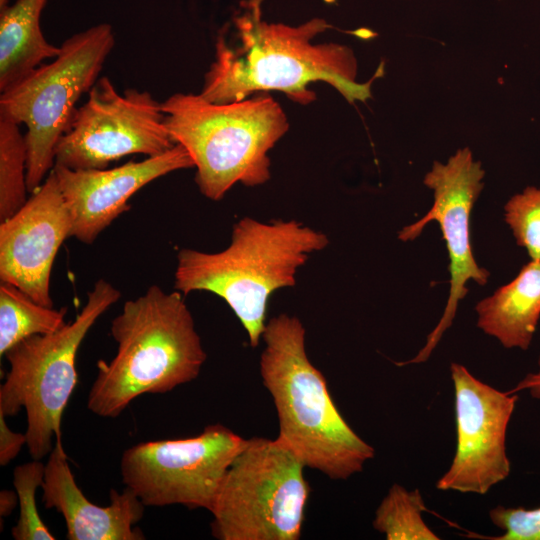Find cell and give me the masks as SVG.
Here are the masks:
<instances>
[{"label":"cell","mask_w":540,"mask_h":540,"mask_svg":"<svg viewBox=\"0 0 540 540\" xmlns=\"http://www.w3.org/2000/svg\"><path fill=\"white\" fill-rule=\"evenodd\" d=\"M235 43L220 35L215 58L199 93L209 102L241 101L255 92L277 90L292 101L308 104L315 93L308 87L323 81L349 103L371 98V84L384 74V63L366 83L356 81L358 65L353 51L338 43H314L332 28L326 20L313 18L297 26L267 23L252 11L234 20Z\"/></svg>","instance_id":"obj_1"},{"label":"cell","mask_w":540,"mask_h":540,"mask_svg":"<svg viewBox=\"0 0 540 540\" xmlns=\"http://www.w3.org/2000/svg\"><path fill=\"white\" fill-rule=\"evenodd\" d=\"M183 296L151 285L124 303L110 329L116 354L97 362L87 399L92 413L116 418L137 397L167 393L198 377L207 356Z\"/></svg>","instance_id":"obj_2"},{"label":"cell","mask_w":540,"mask_h":540,"mask_svg":"<svg viewBox=\"0 0 540 540\" xmlns=\"http://www.w3.org/2000/svg\"><path fill=\"white\" fill-rule=\"evenodd\" d=\"M305 334L302 322L285 313L266 323L261 379L276 409L278 438L305 467L347 480L374 458L375 449L339 412L324 375L307 356Z\"/></svg>","instance_id":"obj_3"},{"label":"cell","mask_w":540,"mask_h":540,"mask_svg":"<svg viewBox=\"0 0 540 540\" xmlns=\"http://www.w3.org/2000/svg\"><path fill=\"white\" fill-rule=\"evenodd\" d=\"M328 244L326 234L296 220L262 222L244 217L233 225L231 242L224 250L178 252L174 289L183 295L206 291L222 298L256 347L271 295L293 287L298 269Z\"/></svg>","instance_id":"obj_4"},{"label":"cell","mask_w":540,"mask_h":540,"mask_svg":"<svg viewBox=\"0 0 540 540\" xmlns=\"http://www.w3.org/2000/svg\"><path fill=\"white\" fill-rule=\"evenodd\" d=\"M162 110L172 139L193 160L199 191L213 201L236 183L267 182L269 151L289 128L282 107L267 94L217 104L179 92L162 102Z\"/></svg>","instance_id":"obj_5"},{"label":"cell","mask_w":540,"mask_h":540,"mask_svg":"<svg viewBox=\"0 0 540 540\" xmlns=\"http://www.w3.org/2000/svg\"><path fill=\"white\" fill-rule=\"evenodd\" d=\"M120 297L116 287L99 279L72 322L55 332L28 337L4 354L9 371L0 386V413L8 417L25 410L26 446L33 459L49 455L53 439L62 441L63 412L78 383V349L97 319Z\"/></svg>","instance_id":"obj_6"},{"label":"cell","mask_w":540,"mask_h":540,"mask_svg":"<svg viewBox=\"0 0 540 540\" xmlns=\"http://www.w3.org/2000/svg\"><path fill=\"white\" fill-rule=\"evenodd\" d=\"M115 45L112 26L101 23L67 38L59 54L0 93V116L26 126L27 187L33 193L55 164V148L80 97L89 92Z\"/></svg>","instance_id":"obj_7"},{"label":"cell","mask_w":540,"mask_h":540,"mask_svg":"<svg viewBox=\"0 0 540 540\" xmlns=\"http://www.w3.org/2000/svg\"><path fill=\"white\" fill-rule=\"evenodd\" d=\"M305 465L278 437L246 439L211 510L219 540H297L310 487Z\"/></svg>","instance_id":"obj_8"},{"label":"cell","mask_w":540,"mask_h":540,"mask_svg":"<svg viewBox=\"0 0 540 540\" xmlns=\"http://www.w3.org/2000/svg\"><path fill=\"white\" fill-rule=\"evenodd\" d=\"M246 439L222 424L197 436L141 442L123 452L122 482L145 506L211 510L221 481Z\"/></svg>","instance_id":"obj_9"},{"label":"cell","mask_w":540,"mask_h":540,"mask_svg":"<svg viewBox=\"0 0 540 540\" xmlns=\"http://www.w3.org/2000/svg\"><path fill=\"white\" fill-rule=\"evenodd\" d=\"M175 145L165 125L162 103L148 91L129 88L120 93L103 76L58 140L54 165L105 169L125 156H157Z\"/></svg>","instance_id":"obj_10"},{"label":"cell","mask_w":540,"mask_h":540,"mask_svg":"<svg viewBox=\"0 0 540 540\" xmlns=\"http://www.w3.org/2000/svg\"><path fill=\"white\" fill-rule=\"evenodd\" d=\"M485 170L480 161L474 160L468 148L458 149L446 163L434 161L423 184L433 192V205L418 221L403 227L398 239L410 242L418 238L426 225L438 223L446 243L449 258L450 289L443 314L429 333L426 343L417 355L398 365L423 363L428 360L456 316L459 302L468 293V281L484 286L490 273L478 265L471 241V213L483 190Z\"/></svg>","instance_id":"obj_11"},{"label":"cell","mask_w":540,"mask_h":540,"mask_svg":"<svg viewBox=\"0 0 540 540\" xmlns=\"http://www.w3.org/2000/svg\"><path fill=\"white\" fill-rule=\"evenodd\" d=\"M454 386L456 448L441 491L485 495L510 474L506 435L518 396L476 378L462 364H450Z\"/></svg>","instance_id":"obj_12"},{"label":"cell","mask_w":540,"mask_h":540,"mask_svg":"<svg viewBox=\"0 0 540 540\" xmlns=\"http://www.w3.org/2000/svg\"><path fill=\"white\" fill-rule=\"evenodd\" d=\"M71 231L72 219L51 170L25 205L0 222V281L16 286L37 303L53 307L52 267Z\"/></svg>","instance_id":"obj_13"},{"label":"cell","mask_w":540,"mask_h":540,"mask_svg":"<svg viewBox=\"0 0 540 540\" xmlns=\"http://www.w3.org/2000/svg\"><path fill=\"white\" fill-rule=\"evenodd\" d=\"M193 167L187 150L176 144L160 155L110 169L54 165L52 170L72 219L71 237L89 245L129 209L128 200L137 191L164 175Z\"/></svg>","instance_id":"obj_14"},{"label":"cell","mask_w":540,"mask_h":540,"mask_svg":"<svg viewBox=\"0 0 540 540\" xmlns=\"http://www.w3.org/2000/svg\"><path fill=\"white\" fill-rule=\"evenodd\" d=\"M42 489L46 508L62 514L69 540H142L135 527L146 507L133 491L110 490V504L102 507L90 502L76 484L62 441H55L48 460Z\"/></svg>","instance_id":"obj_15"},{"label":"cell","mask_w":540,"mask_h":540,"mask_svg":"<svg viewBox=\"0 0 540 540\" xmlns=\"http://www.w3.org/2000/svg\"><path fill=\"white\" fill-rule=\"evenodd\" d=\"M477 327L507 348L527 350L540 319V261L531 260L517 276L476 306Z\"/></svg>","instance_id":"obj_16"},{"label":"cell","mask_w":540,"mask_h":540,"mask_svg":"<svg viewBox=\"0 0 540 540\" xmlns=\"http://www.w3.org/2000/svg\"><path fill=\"white\" fill-rule=\"evenodd\" d=\"M48 0H16L0 9V92L54 59L60 46L49 43L40 27Z\"/></svg>","instance_id":"obj_17"},{"label":"cell","mask_w":540,"mask_h":540,"mask_svg":"<svg viewBox=\"0 0 540 540\" xmlns=\"http://www.w3.org/2000/svg\"><path fill=\"white\" fill-rule=\"evenodd\" d=\"M67 309L37 303L16 286L0 285V355L33 335L49 334L62 328Z\"/></svg>","instance_id":"obj_18"},{"label":"cell","mask_w":540,"mask_h":540,"mask_svg":"<svg viewBox=\"0 0 540 540\" xmlns=\"http://www.w3.org/2000/svg\"><path fill=\"white\" fill-rule=\"evenodd\" d=\"M426 510L419 489L395 483L377 507L372 524L387 540H439L423 519Z\"/></svg>","instance_id":"obj_19"},{"label":"cell","mask_w":540,"mask_h":540,"mask_svg":"<svg viewBox=\"0 0 540 540\" xmlns=\"http://www.w3.org/2000/svg\"><path fill=\"white\" fill-rule=\"evenodd\" d=\"M19 124L0 116V222L27 202V146Z\"/></svg>","instance_id":"obj_20"},{"label":"cell","mask_w":540,"mask_h":540,"mask_svg":"<svg viewBox=\"0 0 540 540\" xmlns=\"http://www.w3.org/2000/svg\"><path fill=\"white\" fill-rule=\"evenodd\" d=\"M44 473L45 464L35 459L14 469L13 485L20 506L18 521L11 530L15 540L55 539L39 516L36 505V492L41 488Z\"/></svg>","instance_id":"obj_21"},{"label":"cell","mask_w":540,"mask_h":540,"mask_svg":"<svg viewBox=\"0 0 540 540\" xmlns=\"http://www.w3.org/2000/svg\"><path fill=\"white\" fill-rule=\"evenodd\" d=\"M504 220L518 246L531 260L540 261V188L526 187L504 205Z\"/></svg>","instance_id":"obj_22"},{"label":"cell","mask_w":540,"mask_h":540,"mask_svg":"<svg viewBox=\"0 0 540 540\" xmlns=\"http://www.w3.org/2000/svg\"><path fill=\"white\" fill-rule=\"evenodd\" d=\"M491 522L503 533L493 540H540V507H504L498 505L489 511Z\"/></svg>","instance_id":"obj_23"},{"label":"cell","mask_w":540,"mask_h":540,"mask_svg":"<svg viewBox=\"0 0 540 540\" xmlns=\"http://www.w3.org/2000/svg\"><path fill=\"white\" fill-rule=\"evenodd\" d=\"M5 416L0 413V465L6 466L17 457L22 447L26 445L25 433L12 431Z\"/></svg>","instance_id":"obj_24"},{"label":"cell","mask_w":540,"mask_h":540,"mask_svg":"<svg viewBox=\"0 0 540 540\" xmlns=\"http://www.w3.org/2000/svg\"><path fill=\"white\" fill-rule=\"evenodd\" d=\"M522 391H527L532 398L540 400V356L537 371L528 373L508 392L516 394Z\"/></svg>","instance_id":"obj_25"},{"label":"cell","mask_w":540,"mask_h":540,"mask_svg":"<svg viewBox=\"0 0 540 540\" xmlns=\"http://www.w3.org/2000/svg\"><path fill=\"white\" fill-rule=\"evenodd\" d=\"M18 503V495L11 490H2L0 492V515L6 517L11 514Z\"/></svg>","instance_id":"obj_26"},{"label":"cell","mask_w":540,"mask_h":540,"mask_svg":"<svg viewBox=\"0 0 540 540\" xmlns=\"http://www.w3.org/2000/svg\"><path fill=\"white\" fill-rule=\"evenodd\" d=\"M9 5V0H0V9Z\"/></svg>","instance_id":"obj_27"}]
</instances>
